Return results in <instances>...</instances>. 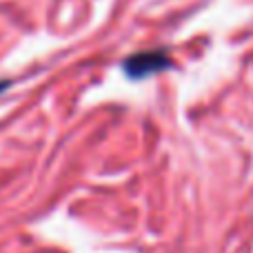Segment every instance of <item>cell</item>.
I'll return each mask as SVG.
<instances>
[{
  "mask_svg": "<svg viewBox=\"0 0 253 253\" xmlns=\"http://www.w3.org/2000/svg\"><path fill=\"white\" fill-rule=\"evenodd\" d=\"M171 65L169 56L165 51H142L129 56L125 60V71L131 78H144V76H151L156 71H162Z\"/></svg>",
  "mask_w": 253,
  "mask_h": 253,
  "instance_id": "obj_1",
  "label": "cell"
},
{
  "mask_svg": "<svg viewBox=\"0 0 253 253\" xmlns=\"http://www.w3.org/2000/svg\"><path fill=\"white\" fill-rule=\"evenodd\" d=\"M4 87H7V83H2V84H0V91H2V89H4Z\"/></svg>",
  "mask_w": 253,
  "mask_h": 253,
  "instance_id": "obj_2",
  "label": "cell"
}]
</instances>
